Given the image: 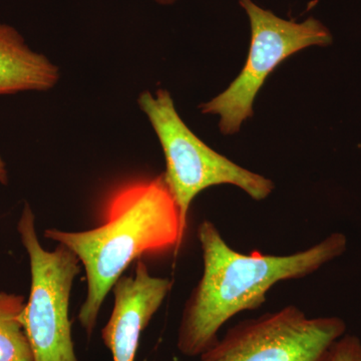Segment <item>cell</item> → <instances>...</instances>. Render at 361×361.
I'll use <instances>...</instances> for the list:
<instances>
[{
	"label": "cell",
	"mask_w": 361,
	"mask_h": 361,
	"mask_svg": "<svg viewBox=\"0 0 361 361\" xmlns=\"http://www.w3.org/2000/svg\"><path fill=\"white\" fill-rule=\"evenodd\" d=\"M197 237L203 274L185 303L177 336L183 355L197 357L218 341L221 327L242 311L259 310L274 285L313 274L346 251L348 239L334 233L290 255L242 254L228 245L217 226L204 220Z\"/></svg>",
	"instance_id": "obj_1"
},
{
	"label": "cell",
	"mask_w": 361,
	"mask_h": 361,
	"mask_svg": "<svg viewBox=\"0 0 361 361\" xmlns=\"http://www.w3.org/2000/svg\"><path fill=\"white\" fill-rule=\"evenodd\" d=\"M185 235L164 174L116 190L106 203L103 222L94 229L45 230V238L70 249L84 267L87 290L78 318L87 336L94 332L109 292L135 259L172 249L178 252Z\"/></svg>",
	"instance_id": "obj_2"
},
{
	"label": "cell",
	"mask_w": 361,
	"mask_h": 361,
	"mask_svg": "<svg viewBox=\"0 0 361 361\" xmlns=\"http://www.w3.org/2000/svg\"><path fill=\"white\" fill-rule=\"evenodd\" d=\"M137 104L163 148L164 177L179 208L185 231L190 206L207 188L233 185L256 201L264 200L272 193V180L240 167L201 141L183 122L168 90H158L155 94L144 92Z\"/></svg>",
	"instance_id": "obj_3"
},
{
	"label": "cell",
	"mask_w": 361,
	"mask_h": 361,
	"mask_svg": "<svg viewBox=\"0 0 361 361\" xmlns=\"http://www.w3.org/2000/svg\"><path fill=\"white\" fill-rule=\"evenodd\" d=\"M18 231L30 257L32 273L23 322L35 360L78 361L71 334L70 300L82 263L61 244L54 251L45 250L35 230V214L27 203Z\"/></svg>",
	"instance_id": "obj_4"
},
{
	"label": "cell",
	"mask_w": 361,
	"mask_h": 361,
	"mask_svg": "<svg viewBox=\"0 0 361 361\" xmlns=\"http://www.w3.org/2000/svg\"><path fill=\"white\" fill-rule=\"evenodd\" d=\"M248 16L251 45L243 70L225 92L202 104V113L219 115L224 135L238 132L250 118L254 99L268 75L295 52L312 45L327 47L332 42L329 28L322 21L308 18L303 23L286 20L262 8L252 0H239Z\"/></svg>",
	"instance_id": "obj_5"
},
{
	"label": "cell",
	"mask_w": 361,
	"mask_h": 361,
	"mask_svg": "<svg viewBox=\"0 0 361 361\" xmlns=\"http://www.w3.org/2000/svg\"><path fill=\"white\" fill-rule=\"evenodd\" d=\"M345 334L341 318H311L288 305L237 323L199 361H329Z\"/></svg>",
	"instance_id": "obj_6"
},
{
	"label": "cell",
	"mask_w": 361,
	"mask_h": 361,
	"mask_svg": "<svg viewBox=\"0 0 361 361\" xmlns=\"http://www.w3.org/2000/svg\"><path fill=\"white\" fill-rule=\"evenodd\" d=\"M132 276H122L114 285L115 305L102 330L113 361H135L140 338L170 293V278L149 274L146 263L137 261Z\"/></svg>",
	"instance_id": "obj_7"
},
{
	"label": "cell",
	"mask_w": 361,
	"mask_h": 361,
	"mask_svg": "<svg viewBox=\"0 0 361 361\" xmlns=\"http://www.w3.org/2000/svg\"><path fill=\"white\" fill-rule=\"evenodd\" d=\"M59 80L58 66L33 51L13 26L0 23V94L44 92Z\"/></svg>",
	"instance_id": "obj_8"
},
{
	"label": "cell",
	"mask_w": 361,
	"mask_h": 361,
	"mask_svg": "<svg viewBox=\"0 0 361 361\" xmlns=\"http://www.w3.org/2000/svg\"><path fill=\"white\" fill-rule=\"evenodd\" d=\"M25 299L0 292V361H35L23 322Z\"/></svg>",
	"instance_id": "obj_9"
},
{
	"label": "cell",
	"mask_w": 361,
	"mask_h": 361,
	"mask_svg": "<svg viewBox=\"0 0 361 361\" xmlns=\"http://www.w3.org/2000/svg\"><path fill=\"white\" fill-rule=\"evenodd\" d=\"M329 361H361L360 338L344 334L334 345Z\"/></svg>",
	"instance_id": "obj_10"
},
{
	"label": "cell",
	"mask_w": 361,
	"mask_h": 361,
	"mask_svg": "<svg viewBox=\"0 0 361 361\" xmlns=\"http://www.w3.org/2000/svg\"><path fill=\"white\" fill-rule=\"evenodd\" d=\"M0 183H2V184H6L7 183V171L6 164H4L1 157H0Z\"/></svg>",
	"instance_id": "obj_11"
},
{
	"label": "cell",
	"mask_w": 361,
	"mask_h": 361,
	"mask_svg": "<svg viewBox=\"0 0 361 361\" xmlns=\"http://www.w3.org/2000/svg\"><path fill=\"white\" fill-rule=\"evenodd\" d=\"M154 1L161 4V6H172L177 0H154Z\"/></svg>",
	"instance_id": "obj_12"
}]
</instances>
